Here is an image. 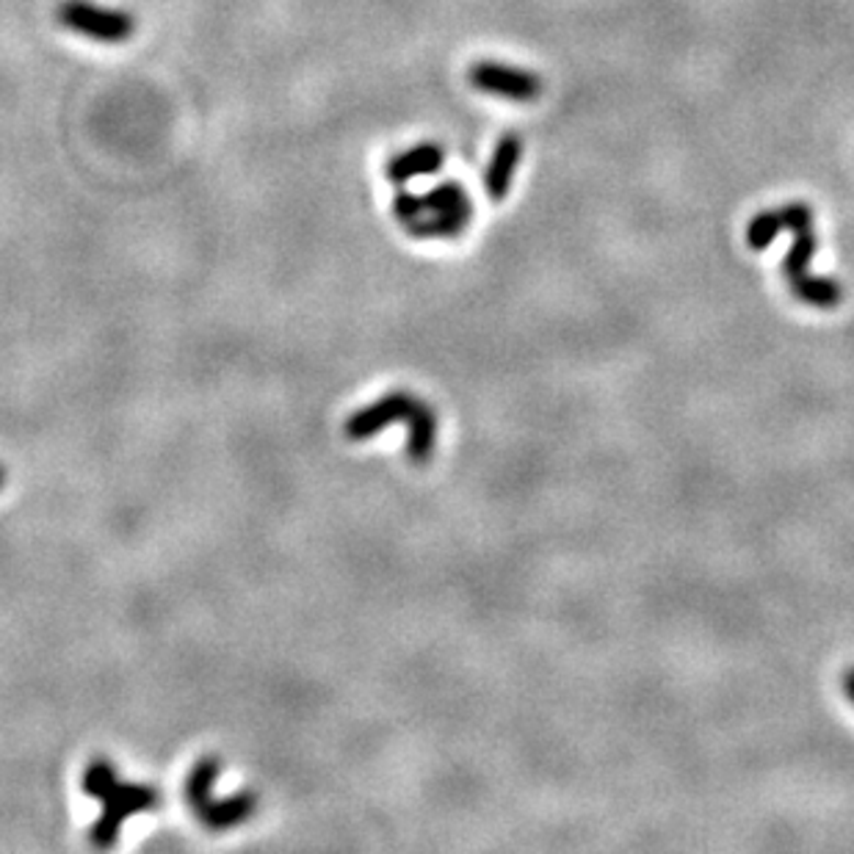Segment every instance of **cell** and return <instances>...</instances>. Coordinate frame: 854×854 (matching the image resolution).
<instances>
[{"mask_svg":"<svg viewBox=\"0 0 854 854\" xmlns=\"http://www.w3.org/2000/svg\"><path fill=\"white\" fill-rule=\"evenodd\" d=\"M83 794L100 802V819L89 830V841L98 849L114 846L122 824L138 813H147L161 805V794L144 783L120 780L114 763L94 757L81 777Z\"/></svg>","mask_w":854,"mask_h":854,"instance_id":"6da1fadb","label":"cell"},{"mask_svg":"<svg viewBox=\"0 0 854 854\" xmlns=\"http://www.w3.org/2000/svg\"><path fill=\"white\" fill-rule=\"evenodd\" d=\"M393 424H407V457L413 464H426L437 446V415L424 398L393 391L379 402L360 407L344 424V435L360 442Z\"/></svg>","mask_w":854,"mask_h":854,"instance_id":"7a4b0ae2","label":"cell"},{"mask_svg":"<svg viewBox=\"0 0 854 854\" xmlns=\"http://www.w3.org/2000/svg\"><path fill=\"white\" fill-rule=\"evenodd\" d=\"M393 218L418 241H451L471 227L473 202L462 183L446 180L424 196L398 191L393 200Z\"/></svg>","mask_w":854,"mask_h":854,"instance_id":"3957f363","label":"cell"},{"mask_svg":"<svg viewBox=\"0 0 854 854\" xmlns=\"http://www.w3.org/2000/svg\"><path fill=\"white\" fill-rule=\"evenodd\" d=\"M218 774H222V757L205 755L191 766L189 777H186V805L191 813L200 819L202 827L213 832H224L229 827H241L258 810V797L252 791H241L236 797L216 799L213 797V786H216Z\"/></svg>","mask_w":854,"mask_h":854,"instance_id":"277c9868","label":"cell"},{"mask_svg":"<svg viewBox=\"0 0 854 854\" xmlns=\"http://www.w3.org/2000/svg\"><path fill=\"white\" fill-rule=\"evenodd\" d=\"M56 20L72 34H81L103 45H122L136 34V18L122 9L98 7L92 0H64Z\"/></svg>","mask_w":854,"mask_h":854,"instance_id":"5b68a950","label":"cell"},{"mask_svg":"<svg viewBox=\"0 0 854 854\" xmlns=\"http://www.w3.org/2000/svg\"><path fill=\"white\" fill-rule=\"evenodd\" d=\"M468 81L473 89L493 98L515 100V103H531L542 94V78L531 69L509 67L498 61H479L468 69Z\"/></svg>","mask_w":854,"mask_h":854,"instance_id":"8992f818","label":"cell"},{"mask_svg":"<svg viewBox=\"0 0 854 854\" xmlns=\"http://www.w3.org/2000/svg\"><path fill=\"white\" fill-rule=\"evenodd\" d=\"M446 164V149L435 142L415 144V147L404 149V153L393 155L391 161L384 164V178L391 183H409L415 178H426V175H437Z\"/></svg>","mask_w":854,"mask_h":854,"instance_id":"52a82bcc","label":"cell"},{"mask_svg":"<svg viewBox=\"0 0 854 854\" xmlns=\"http://www.w3.org/2000/svg\"><path fill=\"white\" fill-rule=\"evenodd\" d=\"M522 155V142L517 133H504L498 138L493 149V158L487 164V172H484V189H487L490 200L504 202L509 196L512 180H515L517 164H520Z\"/></svg>","mask_w":854,"mask_h":854,"instance_id":"ba28073f","label":"cell"},{"mask_svg":"<svg viewBox=\"0 0 854 854\" xmlns=\"http://www.w3.org/2000/svg\"><path fill=\"white\" fill-rule=\"evenodd\" d=\"M791 291H794V296L799 299V302L810 304V307H819V310H832L843 302L841 282L832 280V277L805 274L802 280L794 282Z\"/></svg>","mask_w":854,"mask_h":854,"instance_id":"9c48e42d","label":"cell"},{"mask_svg":"<svg viewBox=\"0 0 854 854\" xmlns=\"http://www.w3.org/2000/svg\"><path fill=\"white\" fill-rule=\"evenodd\" d=\"M816 249H819V241H816V229L805 227L794 233V244L788 249L786 260H783V274H786L788 285H794L797 280H802L805 274H810L808 266L813 260Z\"/></svg>","mask_w":854,"mask_h":854,"instance_id":"30bf717a","label":"cell"},{"mask_svg":"<svg viewBox=\"0 0 854 854\" xmlns=\"http://www.w3.org/2000/svg\"><path fill=\"white\" fill-rule=\"evenodd\" d=\"M780 207H777V211H761L757 216H752L750 227H746V244H750V249H755V252H763V249L772 247L774 238L780 236Z\"/></svg>","mask_w":854,"mask_h":854,"instance_id":"8fae6325","label":"cell"},{"mask_svg":"<svg viewBox=\"0 0 854 854\" xmlns=\"http://www.w3.org/2000/svg\"><path fill=\"white\" fill-rule=\"evenodd\" d=\"M780 216H783V227H788L791 233H797V229H805V227H813V211H810L805 202H788V205L780 207Z\"/></svg>","mask_w":854,"mask_h":854,"instance_id":"7c38bea8","label":"cell"},{"mask_svg":"<svg viewBox=\"0 0 854 854\" xmlns=\"http://www.w3.org/2000/svg\"><path fill=\"white\" fill-rule=\"evenodd\" d=\"M843 692H846L849 703L854 706V666H849V670L843 672Z\"/></svg>","mask_w":854,"mask_h":854,"instance_id":"4fadbf2b","label":"cell"},{"mask_svg":"<svg viewBox=\"0 0 854 854\" xmlns=\"http://www.w3.org/2000/svg\"><path fill=\"white\" fill-rule=\"evenodd\" d=\"M3 484H7V471H3V464H0V490H3Z\"/></svg>","mask_w":854,"mask_h":854,"instance_id":"5bb4252c","label":"cell"}]
</instances>
